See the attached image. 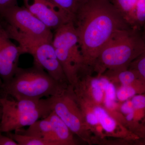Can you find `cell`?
Instances as JSON below:
<instances>
[{
    "instance_id": "obj_1",
    "label": "cell",
    "mask_w": 145,
    "mask_h": 145,
    "mask_svg": "<svg viewBox=\"0 0 145 145\" xmlns=\"http://www.w3.org/2000/svg\"><path fill=\"white\" fill-rule=\"evenodd\" d=\"M73 23L84 67L90 71L113 35L130 27L108 0H91L81 9Z\"/></svg>"
},
{
    "instance_id": "obj_2",
    "label": "cell",
    "mask_w": 145,
    "mask_h": 145,
    "mask_svg": "<svg viewBox=\"0 0 145 145\" xmlns=\"http://www.w3.org/2000/svg\"><path fill=\"white\" fill-rule=\"evenodd\" d=\"M145 48L141 30L131 27L119 30L101 50L92 69L101 75L107 71L127 69Z\"/></svg>"
},
{
    "instance_id": "obj_3",
    "label": "cell",
    "mask_w": 145,
    "mask_h": 145,
    "mask_svg": "<svg viewBox=\"0 0 145 145\" xmlns=\"http://www.w3.org/2000/svg\"><path fill=\"white\" fill-rule=\"evenodd\" d=\"M69 85L57 82L45 71L35 66L28 68L19 67L11 80L3 84L0 95L17 100H40L59 95Z\"/></svg>"
},
{
    "instance_id": "obj_4",
    "label": "cell",
    "mask_w": 145,
    "mask_h": 145,
    "mask_svg": "<svg viewBox=\"0 0 145 145\" xmlns=\"http://www.w3.org/2000/svg\"><path fill=\"white\" fill-rule=\"evenodd\" d=\"M0 23L11 40L18 43L22 54L33 57V65L45 71L55 80L69 84L55 52L52 41L29 37L22 34L2 20Z\"/></svg>"
},
{
    "instance_id": "obj_5",
    "label": "cell",
    "mask_w": 145,
    "mask_h": 145,
    "mask_svg": "<svg viewBox=\"0 0 145 145\" xmlns=\"http://www.w3.org/2000/svg\"><path fill=\"white\" fill-rule=\"evenodd\" d=\"M52 43L69 84L74 87L80 73L86 69L73 22L54 30Z\"/></svg>"
},
{
    "instance_id": "obj_6",
    "label": "cell",
    "mask_w": 145,
    "mask_h": 145,
    "mask_svg": "<svg viewBox=\"0 0 145 145\" xmlns=\"http://www.w3.org/2000/svg\"><path fill=\"white\" fill-rule=\"evenodd\" d=\"M51 110L63 120L72 133L88 144L93 143L90 130L86 123L73 87L69 85L62 93L48 97Z\"/></svg>"
},
{
    "instance_id": "obj_7",
    "label": "cell",
    "mask_w": 145,
    "mask_h": 145,
    "mask_svg": "<svg viewBox=\"0 0 145 145\" xmlns=\"http://www.w3.org/2000/svg\"><path fill=\"white\" fill-rule=\"evenodd\" d=\"M0 19L29 37L52 41V30L24 6H15L0 13Z\"/></svg>"
},
{
    "instance_id": "obj_8",
    "label": "cell",
    "mask_w": 145,
    "mask_h": 145,
    "mask_svg": "<svg viewBox=\"0 0 145 145\" xmlns=\"http://www.w3.org/2000/svg\"><path fill=\"white\" fill-rule=\"evenodd\" d=\"M11 40L0 23V78L3 84L13 78L19 67L20 56L22 54L21 48Z\"/></svg>"
},
{
    "instance_id": "obj_9",
    "label": "cell",
    "mask_w": 145,
    "mask_h": 145,
    "mask_svg": "<svg viewBox=\"0 0 145 145\" xmlns=\"http://www.w3.org/2000/svg\"><path fill=\"white\" fill-rule=\"evenodd\" d=\"M110 81L104 75L93 77L88 72L82 73L73 89L76 95L93 103L103 105L106 88Z\"/></svg>"
},
{
    "instance_id": "obj_10",
    "label": "cell",
    "mask_w": 145,
    "mask_h": 145,
    "mask_svg": "<svg viewBox=\"0 0 145 145\" xmlns=\"http://www.w3.org/2000/svg\"><path fill=\"white\" fill-rule=\"evenodd\" d=\"M24 6L51 30L71 22L48 0H22Z\"/></svg>"
},
{
    "instance_id": "obj_11",
    "label": "cell",
    "mask_w": 145,
    "mask_h": 145,
    "mask_svg": "<svg viewBox=\"0 0 145 145\" xmlns=\"http://www.w3.org/2000/svg\"><path fill=\"white\" fill-rule=\"evenodd\" d=\"M91 103L99 124L106 136L121 137L128 140H137L140 137L125 127L111 112L103 105Z\"/></svg>"
},
{
    "instance_id": "obj_12",
    "label": "cell",
    "mask_w": 145,
    "mask_h": 145,
    "mask_svg": "<svg viewBox=\"0 0 145 145\" xmlns=\"http://www.w3.org/2000/svg\"><path fill=\"white\" fill-rule=\"evenodd\" d=\"M52 111L50 105L34 111L20 114L2 115L0 121V132L7 133L29 126L40 119L46 118Z\"/></svg>"
},
{
    "instance_id": "obj_13",
    "label": "cell",
    "mask_w": 145,
    "mask_h": 145,
    "mask_svg": "<svg viewBox=\"0 0 145 145\" xmlns=\"http://www.w3.org/2000/svg\"><path fill=\"white\" fill-rule=\"evenodd\" d=\"M52 129L53 140L58 145L78 144L73 133L61 118L53 111L47 116Z\"/></svg>"
},
{
    "instance_id": "obj_14",
    "label": "cell",
    "mask_w": 145,
    "mask_h": 145,
    "mask_svg": "<svg viewBox=\"0 0 145 145\" xmlns=\"http://www.w3.org/2000/svg\"><path fill=\"white\" fill-rule=\"evenodd\" d=\"M15 133L43 139L58 145L53 141L52 125L47 117L34 122L27 129L22 128L15 131Z\"/></svg>"
},
{
    "instance_id": "obj_15",
    "label": "cell",
    "mask_w": 145,
    "mask_h": 145,
    "mask_svg": "<svg viewBox=\"0 0 145 145\" xmlns=\"http://www.w3.org/2000/svg\"><path fill=\"white\" fill-rule=\"evenodd\" d=\"M103 75L112 82L119 83L121 86L136 85L145 84L136 71L131 69L118 70H108Z\"/></svg>"
},
{
    "instance_id": "obj_16",
    "label": "cell",
    "mask_w": 145,
    "mask_h": 145,
    "mask_svg": "<svg viewBox=\"0 0 145 145\" xmlns=\"http://www.w3.org/2000/svg\"><path fill=\"white\" fill-rule=\"evenodd\" d=\"M74 23L81 9L91 0H48Z\"/></svg>"
},
{
    "instance_id": "obj_17",
    "label": "cell",
    "mask_w": 145,
    "mask_h": 145,
    "mask_svg": "<svg viewBox=\"0 0 145 145\" xmlns=\"http://www.w3.org/2000/svg\"><path fill=\"white\" fill-rule=\"evenodd\" d=\"M108 1L129 25L138 0Z\"/></svg>"
},
{
    "instance_id": "obj_18",
    "label": "cell",
    "mask_w": 145,
    "mask_h": 145,
    "mask_svg": "<svg viewBox=\"0 0 145 145\" xmlns=\"http://www.w3.org/2000/svg\"><path fill=\"white\" fill-rule=\"evenodd\" d=\"M145 25V0H138L129 25L138 30Z\"/></svg>"
},
{
    "instance_id": "obj_19",
    "label": "cell",
    "mask_w": 145,
    "mask_h": 145,
    "mask_svg": "<svg viewBox=\"0 0 145 145\" xmlns=\"http://www.w3.org/2000/svg\"><path fill=\"white\" fill-rule=\"evenodd\" d=\"M6 133L7 135L15 140L18 145H56L55 143L32 136L16 133L8 132Z\"/></svg>"
},
{
    "instance_id": "obj_20",
    "label": "cell",
    "mask_w": 145,
    "mask_h": 145,
    "mask_svg": "<svg viewBox=\"0 0 145 145\" xmlns=\"http://www.w3.org/2000/svg\"><path fill=\"white\" fill-rule=\"evenodd\" d=\"M141 32L145 44V25ZM129 68L136 71L145 82V48L142 53L131 64Z\"/></svg>"
},
{
    "instance_id": "obj_21",
    "label": "cell",
    "mask_w": 145,
    "mask_h": 145,
    "mask_svg": "<svg viewBox=\"0 0 145 145\" xmlns=\"http://www.w3.org/2000/svg\"><path fill=\"white\" fill-rule=\"evenodd\" d=\"M131 101L135 109L145 112V93L136 94L131 99Z\"/></svg>"
},
{
    "instance_id": "obj_22",
    "label": "cell",
    "mask_w": 145,
    "mask_h": 145,
    "mask_svg": "<svg viewBox=\"0 0 145 145\" xmlns=\"http://www.w3.org/2000/svg\"><path fill=\"white\" fill-rule=\"evenodd\" d=\"M119 110L121 114H123V115L129 114L133 111L134 108L133 106L131 99L123 102L120 106Z\"/></svg>"
},
{
    "instance_id": "obj_23",
    "label": "cell",
    "mask_w": 145,
    "mask_h": 145,
    "mask_svg": "<svg viewBox=\"0 0 145 145\" xmlns=\"http://www.w3.org/2000/svg\"><path fill=\"white\" fill-rule=\"evenodd\" d=\"M17 5H18V0H0V13Z\"/></svg>"
},
{
    "instance_id": "obj_24",
    "label": "cell",
    "mask_w": 145,
    "mask_h": 145,
    "mask_svg": "<svg viewBox=\"0 0 145 145\" xmlns=\"http://www.w3.org/2000/svg\"><path fill=\"white\" fill-rule=\"evenodd\" d=\"M0 132V145H18L15 140L9 136H5Z\"/></svg>"
},
{
    "instance_id": "obj_25",
    "label": "cell",
    "mask_w": 145,
    "mask_h": 145,
    "mask_svg": "<svg viewBox=\"0 0 145 145\" xmlns=\"http://www.w3.org/2000/svg\"><path fill=\"white\" fill-rule=\"evenodd\" d=\"M2 108L1 106H0V121H1L2 116Z\"/></svg>"
},
{
    "instance_id": "obj_26",
    "label": "cell",
    "mask_w": 145,
    "mask_h": 145,
    "mask_svg": "<svg viewBox=\"0 0 145 145\" xmlns=\"http://www.w3.org/2000/svg\"><path fill=\"white\" fill-rule=\"evenodd\" d=\"M3 85V82L2 80H1V78H0V89L2 88Z\"/></svg>"
},
{
    "instance_id": "obj_27",
    "label": "cell",
    "mask_w": 145,
    "mask_h": 145,
    "mask_svg": "<svg viewBox=\"0 0 145 145\" xmlns=\"http://www.w3.org/2000/svg\"><path fill=\"white\" fill-rule=\"evenodd\" d=\"M144 143H143V144H145V138H144Z\"/></svg>"
},
{
    "instance_id": "obj_28",
    "label": "cell",
    "mask_w": 145,
    "mask_h": 145,
    "mask_svg": "<svg viewBox=\"0 0 145 145\" xmlns=\"http://www.w3.org/2000/svg\"></svg>"
},
{
    "instance_id": "obj_29",
    "label": "cell",
    "mask_w": 145,
    "mask_h": 145,
    "mask_svg": "<svg viewBox=\"0 0 145 145\" xmlns=\"http://www.w3.org/2000/svg\"></svg>"
}]
</instances>
